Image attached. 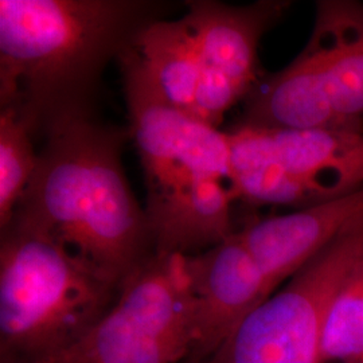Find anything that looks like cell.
Listing matches in <instances>:
<instances>
[{
    "mask_svg": "<svg viewBox=\"0 0 363 363\" xmlns=\"http://www.w3.org/2000/svg\"><path fill=\"white\" fill-rule=\"evenodd\" d=\"M363 257V214L196 363H320L325 318Z\"/></svg>",
    "mask_w": 363,
    "mask_h": 363,
    "instance_id": "8992f818",
    "label": "cell"
},
{
    "mask_svg": "<svg viewBox=\"0 0 363 363\" xmlns=\"http://www.w3.org/2000/svg\"><path fill=\"white\" fill-rule=\"evenodd\" d=\"M230 148V187L238 201L298 210L340 198L325 184L283 167L268 151L257 127L238 124L226 132Z\"/></svg>",
    "mask_w": 363,
    "mask_h": 363,
    "instance_id": "8fae6325",
    "label": "cell"
},
{
    "mask_svg": "<svg viewBox=\"0 0 363 363\" xmlns=\"http://www.w3.org/2000/svg\"><path fill=\"white\" fill-rule=\"evenodd\" d=\"M121 286L16 220L1 229L0 363H48L74 346Z\"/></svg>",
    "mask_w": 363,
    "mask_h": 363,
    "instance_id": "277c9868",
    "label": "cell"
},
{
    "mask_svg": "<svg viewBox=\"0 0 363 363\" xmlns=\"http://www.w3.org/2000/svg\"><path fill=\"white\" fill-rule=\"evenodd\" d=\"M139 4L118 0H1L0 101L34 127L82 111L76 99L130 43Z\"/></svg>",
    "mask_w": 363,
    "mask_h": 363,
    "instance_id": "3957f363",
    "label": "cell"
},
{
    "mask_svg": "<svg viewBox=\"0 0 363 363\" xmlns=\"http://www.w3.org/2000/svg\"><path fill=\"white\" fill-rule=\"evenodd\" d=\"M363 214V189L284 216L252 220L235 232L273 292Z\"/></svg>",
    "mask_w": 363,
    "mask_h": 363,
    "instance_id": "ba28073f",
    "label": "cell"
},
{
    "mask_svg": "<svg viewBox=\"0 0 363 363\" xmlns=\"http://www.w3.org/2000/svg\"><path fill=\"white\" fill-rule=\"evenodd\" d=\"M130 45L160 96L193 116L201 58L186 21H157L140 27Z\"/></svg>",
    "mask_w": 363,
    "mask_h": 363,
    "instance_id": "4fadbf2b",
    "label": "cell"
},
{
    "mask_svg": "<svg viewBox=\"0 0 363 363\" xmlns=\"http://www.w3.org/2000/svg\"><path fill=\"white\" fill-rule=\"evenodd\" d=\"M196 311L194 350L184 363L206 359L273 289L234 233L216 247L189 255Z\"/></svg>",
    "mask_w": 363,
    "mask_h": 363,
    "instance_id": "52a82bcc",
    "label": "cell"
},
{
    "mask_svg": "<svg viewBox=\"0 0 363 363\" xmlns=\"http://www.w3.org/2000/svg\"><path fill=\"white\" fill-rule=\"evenodd\" d=\"M121 140L120 132L82 111L52 118L11 218L48 234L120 286L155 253L145 210L124 175Z\"/></svg>",
    "mask_w": 363,
    "mask_h": 363,
    "instance_id": "6da1fadb",
    "label": "cell"
},
{
    "mask_svg": "<svg viewBox=\"0 0 363 363\" xmlns=\"http://www.w3.org/2000/svg\"><path fill=\"white\" fill-rule=\"evenodd\" d=\"M257 128L271 155L291 172L325 182L340 196L363 189V132Z\"/></svg>",
    "mask_w": 363,
    "mask_h": 363,
    "instance_id": "7c38bea8",
    "label": "cell"
},
{
    "mask_svg": "<svg viewBox=\"0 0 363 363\" xmlns=\"http://www.w3.org/2000/svg\"><path fill=\"white\" fill-rule=\"evenodd\" d=\"M288 7V1L274 0L249 6H229L211 0L189 1V11L183 19L194 35L202 69L229 78L245 99L262 76L257 55L259 40Z\"/></svg>",
    "mask_w": 363,
    "mask_h": 363,
    "instance_id": "9c48e42d",
    "label": "cell"
},
{
    "mask_svg": "<svg viewBox=\"0 0 363 363\" xmlns=\"http://www.w3.org/2000/svg\"><path fill=\"white\" fill-rule=\"evenodd\" d=\"M320 363H363V257L349 273L325 318Z\"/></svg>",
    "mask_w": 363,
    "mask_h": 363,
    "instance_id": "9a60e30c",
    "label": "cell"
},
{
    "mask_svg": "<svg viewBox=\"0 0 363 363\" xmlns=\"http://www.w3.org/2000/svg\"><path fill=\"white\" fill-rule=\"evenodd\" d=\"M34 124L13 108L0 115V228L13 218L27 186L38 167L39 154L34 150Z\"/></svg>",
    "mask_w": 363,
    "mask_h": 363,
    "instance_id": "5bb4252c",
    "label": "cell"
},
{
    "mask_svg": "<svg viewBox=\"0 0 363 363\" xmlns=\"http://www.w3.org/2000/svg\"><path fill=\"white\" fill-rule=\"evenodd\" d=\"M195 340L187 256L155 252L124 280L104 316L48 363H184Z\"/></svg>",
    "mask_w": 363,
    "mask_h": 363,
    "instance_id": "5b68a950",
    "label": "cell"
},
{
    "mask_svg": "<svg viewBox=\"0 0 363 363\" xmlns=\"http://www.w3.org/2000/svg\"><path fill=\"white\" fill-rule=\"evenodd\" d=\"M155 252L195 255L234 230L228 133L169 104L128 45L118 54Z\"/></svg>",
    "mask_w": 363,
    "mask_h": 363,
    "instance_id": "7a4b0ae2",
    "label": "cell"
},
{
    "mask_svg": "<svg viewBox=\"0 0 363 363\" xmlns=\"http://www.w3.org/2000/svg\"><path fill=\"white\" fill-rule=\"evenodd\" d=\"M316 69L342 128L363 132V4H316L311 38L303 52Z\"/></svg>",
    "mask_w": 363,
    "mask_h": 363,
    "instance_id": "30bf717a",
    "label": "cell"
}]
</instances>
